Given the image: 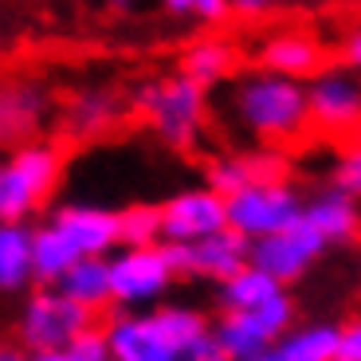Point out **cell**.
<instances>
[{"mask_svg": "<svg viewBox=\"0 0 361 361\" xmlns=\"http://www.w3.org/2000/svg\"><path fill=\"white\" fill-rule=\"evenodd\" d=\"M47 114V90L32 79L0 82V145H20Z\"/></svg>", "mask_w": 361, "mask_h": 361, "instance_id": "15", "label": "cell"}, {"mask_svg": "<svg viewBox=\"0 0 361 361\" xmlns=\"http://www.w3.org/2000/svg\"><path fill=\"white\" fill-rule=\"evenodd\" d=\"M322 255H326L322 235H318L307 220H295V224L283 228V232L263 235V240L247 244V263L259 267L263 275H271L279 287H295Z\"/></svg>", "mask_w": 361, "mask_h": 361, "instance_id": "9", "label": "cell"}, {"mask_svg": "<svg viewBox=\"0 0 361 361\" xmlns=\"http://www.w3.org/2000/svg\"><path fill=\"white\" fill-rule=\"evenodd\" d=\"M330 189L345 192L350 200L361 204V145H345L342 154L334 157V169H330Z\"/></svg>", "mask_w": 361, "mask_h": 361, "instance_id": "26", "label": "cell"}, {"mask_svg": "<svg viewBox=\"0 0 361 361\" xmlns=\"http://www.w3.org/2000/svg\"><path fill=\"white\" fill-rule=\"evenodd\" d=\"M27 361H82L79 353L71 350V345H63V350H44V353H27Z\"/></svg>", "mask_w": 361, "mask_h": 361, "instance_id": "34", "label": "cell"}, {"mask_svg": "<svg viewBox=\"0 0 361 361\" xmlns=\"http://www.w3.org/2000/svg\"><path fill=\"white\" fill-rule=\"evenodd\" d=\"M244 165L252 180H287V157L279 149H271V145H259V149L244 154Z\"/></svg>", "mask_w": 361, "mask_h": 361, "instance_id": "28", "label": "cell"}, {"mask_svg": "<svg viewBox=\"0 0 361 361\" xmlns=\"http://www.w3.org/2000/svg\"><path fill=\"white\" fill-rule=\"evenodd\" d=\"M0 361H27V353L20 350V345L4 342V345H0Z\"/></svg>", "mask_w": 361, "mask_h": 361, "instance_id": "35", "label": "cell"}, {"mask_svg": "<svg viewBox=\"0 0 361 361\" xmlns=\"http://www.w3.org/2000/svg\"><path fill=\"white\" fill-rule=\"evenodd\" d=\"M161 252H165V259H169L177 279L224 283V279H232L240 267H247V240L228 232V228L204 235L197 244H177V247L161 244Z\"/></svg>", "mask_w": 361, "mask_h": 361, "instance_id": "10", "label": "cell"}, {"mask_svg": "<svg viewBox=\"0 0 361 361\" xmlns=\"http://www.w3.org/2000/svg\"><path fill=\"white\" fill-rule=\"evenodd\" d=\"M118 118V99L110 87H87L79 90L67 106V122H71V134H99Z\"/></svg>", "mask_w": 361, "mask_h": 361, "instance_id": "23", "label": "cell"}, {"mask_svg": "<svg viewBox=\"0 0 361 361\" xmlns=\"http://www.w3.org/2000/svg\"><path fill=\"white\" fill-rule=\"evenodd\" d=\"M240 67V51L232 39L224 36H197L185 51H180L177 75H185L189 82H197L200 90L216 87V82L232 79V71Z\"/></svg>", "mask_w": 361, "mask_h": 361, "instance_id": "16", "label": "cell"}, {"mask_svg": "<svg viewBox=\"0 0 361 361\" xmlns=\"http://www.w3.org/2000/svg\"><path fill=\"white\" fill-rule=\"evenodd\" d=\"M110 267V302L118 310H154L165 302L177 283L161 244L157 247H114L106 255Z\"/></svg>", "mask_w": 361, "mask_h": 361, "instance_id": "7", "label": "cell"}, {"mask_svg": "<svg viewBox=\"0 0 361 361\" xmlns=\"http://www.w3.org/2000/svg\"><path fill=\"white\" fill-rule=\"evenodd\" d=\"M94 322L87 307L71 302L67 295H59L55 287H36L24 298V310L16 318V338L24 353H44V350H63L79 334H87Z\"/></svg>", "mask_w": 361, "mask_h": 361, "instance_id": "6", "label": "cell"}, {"mask_svg": "<svg viewBox=\"0 0 361 361\" xmlns=\"http://www.w3.org/2000/svg\"><path fill=\"white\" fill-rule=\"evenodd\" d=\"M161 212V244H197L204 235L220 232L224 224V197L208 189V185H185L169 192L157 204Z\"/></svg>", "mask_w": 361, "mask_h": 361, "instance_id": "11", "label": "cell"}, {"mask_svg": "<svg viewBox=\"0 0 361 361\" xmlns=\"http://www.w3.org/2000/svg\"><path fill=\"white\" fill-rule=\"evenodd\" d=\"M99 330L110 361H177L204 342L212 322L200 307L161 302L154 310H118Z\"/></svg>", "mask_w": 361, "mask_h": 361, "instance_id": "1", "label": "cell"}, {"mask_svg": "<svg viewBox=\"0 0 361 361\" xmlns=\"http://www.w3.org/2000/svg\"><path fill=\"white\" fill-rule=\"evenodd\" d=\"M307 122L330 137L361 130V75L342 63H326L307 82Z\"/></svg>", "mask_w": 361, "mask_h": 361, "instance_id": "8", "label": "cell"}, {"mask_svg": "<svg viewBox=\"0 0 361 361\" xmlns=\"http://www.w3.org/2000/svg\"><path fill=\"white\" fill-rule=\"evenodd\" d=\"M208 334H212L216 350L224 353L228 361H247V357H255V353L275 345V338H271V330L259 322V314H220Z\"/></svg>", "mask_w": 361, "mask_h": 361, "instance_id": "17", "label": "cell"}, {"mask_svg": "<svg viewBox=\"0 0 361 361\" xmlns=\"http://www.w3.org/2000/svg\"><path fill=\"white\" fill-rule=\"evenodd\" d=\"M161 244V212L157 204H137L118 208V247H157Z\"/></svg>", "mask_w": 361, "mask_h": 361, "instance_id": "24", "label": "cell"}, {"mask_svg": "<svg viewBox=\"0 0 361 361\" xmlns=\"http://www.w3.org/2000/svg\"><path fill=\"white\" fill-rule=\"evenodd\" d=\"M279 290V283L271 279V275H263L259 267H240L232 275V279H224L216 287V302H220V314H252V310H259L267 298H275Z\"/></svg>", "mask_w": 361, "mask_h": 361, "instance_id": "19", "label": "cell"}, {"mask_svg": "<svg viewBox=\"0 0 361 361\" xmlns=\"http://www.w3.org/2000/svg\"><path fill=\"white\" fill-rule=\"evenodd\" d=\"M302 192L290 180H252L240 192L224 197V224L228 232L244 235L247 244L275 235L302 220Z\"/></svg>", "mask_w": 361, "mask_h": 361, "instance_id": "5", "label": "cell"}, {"mask_svg": "<svg viewBox=\"0 0 361 361\" xmlns=\"http://www.w3.org/2000/svg\"><path fill=\"white\" fill-rule=\"evenodd\" d=\"M59 295H67L71 302L87 307L90 314H99L102 307H110V267L106 255H82L71 263L63 279H59Z\"/></svg>", "mask_w": 361, "mask_h": 361, "instance_id": "18", "label": "cell"}, {"mask_svg": "<svg viewBox=\"0 0 361 361\" xmlns=\"http://www.w3.org/2000/svg\"><path fill=\"white\" fill-rule=\"evenodd\" d=\"M47 224L63 235L79 255H110L118 247V208L63 200L51 208Z\"/></svg>", "mask_w": 361, "mask_h": 361, "instance_id": "12", "label": "cell"}, {"mask_svg": "<svg viewBox=\"0 0 361 361\" xmlns=\"http://www.w3.org/2000/svg\"><path fill=\"white\" fill-rule=\"evenodd\" d=\"M32 283V224H0V295H20Z\"/></svg>", "mask_w": 361, "mask_h": 361, "instance_id": "20", "label": "cell"}, {"mask_svg": "<svg viewBox=\"0 0 361 361\" xmlns=\"http://www.w3.org/2000/svg\"><path fill=\"white\" fill-rule=\"evenodd\" d=\"M161 8L189 24H220L228 16V0H161Z\"/></svg>", "mask_w": 361, "mask_h": 361, "instance_id": "27", "label": "cell"}, {"mask_svg": "<svg viewBox=\"0 0 361 361\" xmlns=\"http://www.w3.org/2000/svg\"><path fill=\"white\" fill-rule=\"evenodd\" d=\"M102 4L114 8V12H130V8H134V0H102Z\"/></svg>", "mask_w": 361, "mask_h": 361, "instance_id": "36", "label": "cell"}, {"mask_svg": "<svg viewBox=\"0 0 361 361\" xmlns=\"http://www.w3.org/2000/svg\"><path fill=\"white\" fill-rule=\"evenodd\" d=\"M338 322H295L275 342V353L283 361H334L338 357Z\"/></svg>", "mask_w": 361, "mask_h": 361, "instance_id": "21", "label": "cell"}, {"mask_svg": "<svg viewBox=\"0 0 361 361\" xmlns=\"http://www.w3.org/2000/svg\"><path fill=\"white\" fill-rule=\"evenodd\" d=\"M134 110L169 149H192L208 122V90L185 75H157L134 87Z\"/></svg>", "mask_w": 361, "mask_h": 361, "instance_id": "3", "label": "cell"}, {"mask_svg": "<svg viewBox=\"0 0 361 361\" xmlns=\"http://www.w3.org/2000/svg\"><path fill=\"white\" fill-rule=\"evenodd\" d=\"M63 177V154L51 142H20L0 157V224H27Z\"/></svg>", "mask_w": 361, "mask_h": 361, "instance_id": "4", "label": "cell"}, {"mask_svg": "<svg viewBox=\"0 0 361 361\" xmlns=\"http://www.w3.org/2000/svg\"><path fill=\"white\" fill-rule=\"evenodd\" d=\"M235 126L252 134L259 145H287L307 134V87L271 71H247L235 79L228 94Z\"/></svg>", "mask_w": 361, "mask_h": 361, "instance_id": "2", "label": "cell"}, {"mask_svg": "<svg viewBox=\"0 0 361 361\" xmlns=\"http://www.w3.org/2000/svg\"><path fill=\"white\" fill-rule=\"evenodd\" d=\"M204 185L216 192V197H232V192H240L244 185H252L247 165H244V154H220V157H212V161L204 165Z\"/></svg>", "mask_w": 361, "mask_h": 361, "instance_id": "25", "label": "cell"}, {"mask_svg": "<svg viewBox=\"0 0 361 361\" xmlns=\"http://www.w3.org/2000/svg\"><path fill=\"white\" fill-rule=\"evenodd\" d=\"M177 361H228V357L216 350V342H212V334H208L204 342H200V345H192L189 353H180Z\"/></svg>", "mask_w": 361, "mask_h": 361, "instance_id": "33", "label": "cell"}, {"mask_svg": "<svg viewBox=\"0 0 361 361\" xmlns=\"http://www.w3.org/2000/svg\"><path fill=\"white\" fill-rule=\"evenodd\" d=\"M271 8H275V0H228V12L244 20H263Z\"/></svg>", "mask_w": 361, "mask_h": 361, "instance_id": "32", "label": "cell"}, {"mask_svg": "<svg viewBox=\"0 0 361 361\" xmlns=\"http://www.w3.org/2000/svg\"><path fill=\"white\" fill-rule=\"evenodd\" d=\"M357 145H361V130H357Z\"/></svg>", "mask_w": 361, "mask_h": 361, "instance_id": "38", "label": "cell"}, {"mask_svg": "<svg viewBox=\"0 0 361 361\" xmlns=\"http://www.w3.org/2000/svg\"><path fill=\"white\" fill-rule=\"evenodd\" d=\"M71 350L79 353L82 361H110V357H106V342H102V330H99V326H90L87 334L75 338Z\"/></svg>", "mask_w": 361, "mask_h": 361, "instance_id": "29", "label": "cell"}, {"mask_svg": "<svg viewBox=\"0 0 361 361\" xmlns=\"http://www.w3.org/2000/svg\"><path fill=\"white\" fill-rule=\"evenodd\" d=\"M247 361H283V357H279V353H275V345H271V350L255 353V357H247Z\"/></svg>", "mask_w": 361, "mask_h": 361, "instance_id": "37", "label": "cell"}, {"mask_svg": "<svg viewBox=\"0 0 361 361\" xmlns=\"http://www.w3.org/2000/svg\"><path fill=\"white\" fill-rule=\"evenodd\" d=\"M302 220L322 235L326 247H345L361 240V204L338 189H318L310 200H302Z\"/></svg>", "mask_w": 361, "mask_h": 361, "instance_id": "14", "label": "cell"}, {"mask_svg": "<svg viewBox=\"0 0 361 361\" xmlns=\"http://www.w3.org/2000/svg\"><path fill=\"white\" fill-rule=\"evenodd\" d=\"M342 67H350L353 75H361V24L345 27V36H342Z\"/></svg>", "mask_w": 361, "mask_h": 361, "instance_id": "31", "label": "cell"}, {"mask_svg": "<svg viewBox=\"0 0 361 361\" xmlns=\"http://www.w3.org/2000/svg\"><path fill=\"white\" fill-rule=\"evenodd\" d=\"M255 59H259V71L307 82L314 71L326 67V47L307 27H279V32H271V36L259 39Z\"/></svg>", "mask_w": 361, "mask_h": 361, "instance_id": "13", "label": "cell"}, {"mask_svg": "<svg viewBox=\"0 0 361 361\" xmlns=\"http://www.w3.org/2000/svg\"><path fill=\"white\" fill-rule=\"evenodd\" d=\"M75 259H82V255L47 220L44 224H32V279L39 287H59V279L71 271Z\"/></svg>", "mask_w": 361, "mask_h": 361, "instance_id": "22", "label": "cell"}, {"mask_svg": "<svg viewBox=\"0 0 361 361\" xmlns=\"http://www.w3.org/2000/svg\"><path fill=\"white\" fill-rule=\"evenodd\" d=\"M334 361H361V318L342 326L338 334V357Z\"/></svg>", "mask_w": 361, "mask_h": 361, "instance_id": "30", "label": "cell"}]
</instances>
